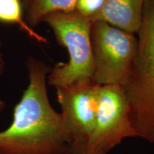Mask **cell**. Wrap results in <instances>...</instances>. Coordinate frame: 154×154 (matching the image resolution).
<instances>
[{"label":"cell","instance_id":"obj_15","mask_svg":"<svg viewBox=\"0 0 154 154\" xmlns=\"http://www.w3.org/2000/svg\"><path fill=\"white\" fill-rule=\"evenodd\" d=\"M0 47H1V42H0Z\"/></svg>","mask_w":154,"mask_h":154},{"label":"cell","instance_id":"obj_1","mask_svg":"<svg viewBox=\"0 0 154 154\" xmlns=\"http://www.w3.org/2000/svg\"><path fill=\"white\" fill-rule=\"evenodd\" d=\"M29 83L14 109L13 121L0 132V154H69V141L61 113L48 98L50 69L30 57Z\"/></svg>","mask_w":154,"mask_h":154},{"label":"cell","instance_id":"obj_10","mask_svg":"<svg viewBox=\"0 0 154 154\" xmlns=\"http://www.w3.org/2000/svg\"><path fill=\"white\" fill-rule=\"evenodd\" d=\"M106 0H77L74 11L79 14L91 19L103 8Z\"/></svg>","mask_w":154,"mask_h":154},{"label":"cell","instance_id":"obj_3","mask_svg":"<svg viewBox=\"0 0 154 154\" xmlns=\"http://www.w3.org/2000/svg\"><path fill=\"white\" fill-rule=\"evenodd\" d=\"M42 22L49 25L58 44L66 48L69 56L68 62L59 63L50 70V85L58 87L94 82L90 19L76 11H55L46 15Z\"/></svg>","mask_w":154,"mask_h":154},{"label":"cell","instance_id":"obj_2","mask_svg":"<svg viewBox=\"0 0 154 154\" xmlns=\"http://www.w3.org/2000/svg\"><path fill=\"white\" fill-rule=\"evenodd\" d=\"M136 53L123 86L136 137L154 144V0H145Z\"/></svg>","mask_w":154,"mask_h":154},{"label":"cell","instance_id":"obj_4","mask_svg":"<svg viewBox=\"0 0 154 154\" xmlns=\"http://www.w3.org/2000/svg\"><path fill=\"white\" fill-rule=\"evenodd\" d=\"M137 44L134 34L103 21L92 22L94 82L99 86H124L129 76Z\"/></svg>","mask_w":154,"mask_h":154},{"label":"cell","instance_id":"obj_7","mask_svg":"<svg viewBox=\"0 0 154 154\" xmlns=\"http://www.w3.org/2000/svg\"><path fill=\"white\" fill-rule=\"evenodd\" d=\"M145 0H106L91 22L103 21L121 29L137 34L142 22Z\"/></svg>","mask_w":154,"mask_h":154},{"label":"cell","instance_id":"obj_6","mask_svg":"<svg viewBox=\"0 0 154 154\" xmlns=\"http://www.w3.org/2000/svg\"><path fill=\"white\" fill-rule=\"evenodd\" d=\"M56 88L69 148L86 146L95 125L99 85L86 82Z\"/></svg>","mask_w":154,"mask_h":154},{"label":"cell","instance_id":"obj_9","mask_svg":"<svg viewBox=\"0 0 154 154\" xmlns=\"http://www.w3.org/2000/svg\"><path fill=\"white\" fill-rule=\"evenodd\" d=\"M0 22L16 24L30 37L41 43H47V38L39 35L23 19V5L21 0H0Z\"/></svg>","mask_w":154,"mask_h":154},{"label":"cell","instance_id":"obj_5","mask_svg":"<svg viewBox=\"0 0 154 154\" xmlns=\"http://www.w3.org/2000/svg\"><path fill=\"white\" fill-rule=\"evenodd\" d=\"M136 137L122 86H99L95 125L86 148L107 154L126 138Z\"/></svg>","mask_w":154,"mask_h":154},{"label":"cell","instance_id":"obj_11","mask_svg":"<svg viewBox=\"0 0 154 154\" xmlns=\"http://www.w3.org/2000/svg\"><path fill=\"white\" fill-rule=\"evenodd\" d=\"M69 154H103V153H95V152L90 151L86 149V146H82V147L69 148Z\"/></svg>","mask_w":154,"mask_h":154},{"label":"cell","instance_id":"obj_12","mask_svg":"<svg viewBox=\"0 0 154 154\" xmlns=\"http://www.w3.org/2000/svg\"><path fill=\"white\" fill-rule=\"evenodd\" d=\"M31 1H32V0H22L23 8H24L26 11V9H28L29 6V5H30Z\"/></svg>","mask_w":154,"mask_h":154},{"label":"cell","instance_id":"obj_13","mask_svg":"<svg viewBox=\"0 0 154 154\" xmlns=\"http://www.w3.org/2000/svg\"><path fill=\"white\" fill-rule=\"evenodd\" d=\"M1 67H2V65H0V68H1ZM5 103H4L3 101H0V111H1L4 109V108H5Z\"/></svg>","mask_w":154,"mask_h":154},{"label":"cell","instance_id":"obj_8","mask_svg":"<svg viewBox=\"0 0 154 154\" xmlns=\"http://www.w3.org/2000/svg\"><path fill=\"white\" fill-rule=\"evenodd\" d=\"M76 2L77 0H32L26 11V21L31 26H36L50 13L74 11Z\"/></svg>","mask_w":154,"mask_h":154},{"label":"cell","instance_id":"obj_14","mask_svg":"<svg viewBox=\"0 0 154 154\" xmlns=\"http://www.w3.org/2000/svg\"><path fill=\"white\" fill-rule=\"evenodd\" d=\"M1 63H2V59H1V56H0V65H2Z\"/></svg>","mask_w":154,"mask_h":154}]
</instances>
